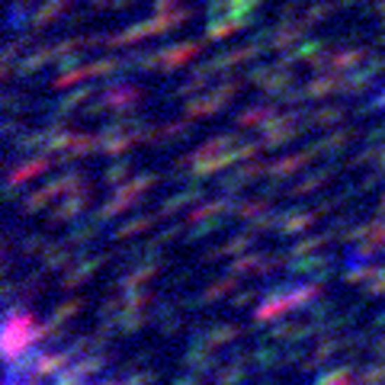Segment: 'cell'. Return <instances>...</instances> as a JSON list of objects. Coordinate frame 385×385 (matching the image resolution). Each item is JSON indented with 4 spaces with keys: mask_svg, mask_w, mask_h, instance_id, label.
Instances as JSON below:
<instances>
[{
    "mask_svg": "<svg viewBox=\"0 0 385 385\" xmlns=\"http://www.w3.org/2000/svg\"><path fill=\"white\" fill-rule=\"evenodd\" d=\"M325 266H331V257H325V254H315V257H292V260H289V266L286 270L292 273V276H311V273H321L325 270Z\"/></svg>",
    "mask_w": 385,
    "mask_h": 385,
    "instance_id": "ba28073f",
    "label": "cell"
},
{
    "mask_svg": "<svg viewBox=\"0 0 385 385\" xmlns=\"http://www.w3.org/2000/svg\"><path fill=\"white\" fill-rule=\"evenodd\" d=\"M103 385H119V382H103Z\"/></svg>",
    "mask_w": 385,
    "mask_h": 385,
    "instance_id": "60d3db41",
    "label": "cell"
},
{
    "mask_svg": "<svg viewBox=\"0 0 385 385\" xmlns=\"http://www.w3.org/2000/svg\"><path fill=\"white\" fill-rule=\"evenodd\" d=\"M238 334H241V327H234V325H215L212 331H205V347H222V344H231Z\"/></svg>",
    "mask_w": 385,
    "mask_h": 385,
    "instance_id": "d6986e66",
    "label": "cell"
},
{
    "mask_svg": "<svg viewBox=\"0 0 385 385\" xmlns=\"http://www.w3.org/2000/svg\"><path fill=\"white\" fill-rule=\"evenodd\" d=\"M334 174V167H325V170H311V174L302 177V183H295L292 189H289V196H305V193H315L321 183H327V177Z\"/></svg>",
    "mask_w": 385,
    "mask_h": 385,
    "instance_id": "9a60e30c",
    "label": "cell"
},
{
    "mask_svg": "<svg viewBox=\"0 0 385 385\" xmlns=\"http://www.w3.org/2000/svg\"><path fill=\"white\" fill-rule=\"evenodd\" d=\"M74 366L83 372V376H97V372L106 366V356L97 350V353H87V356H81V360H74Z\"/></svg>",
    "mask_w": 385,
    "mask_h": 385,
    "instance_id": "603a6c76",
    "label": "cell"
},
{
    "mask_svg": "<svg viewBox=\"0 0 385 385\" xmlns=\"http://www.w3.org/2000/svg\"><path fill=\"white\" fill-rule=\"evenodd\" d=\"M74 257H71V244H48L46 250H42V270L52 273V270H61V266H68Z\"/></svg>",
    "mask_w": 385,
    "mask_h": 385,
    "instance_id": "30bf717a",
    "label": "cell"
},
{
    "mask_svg": "<svg viewBox=\"0 0 385 385\" xmlns=\"http://www.w3.org/2000/svg\"><path fill=\"white\" fill-rule=\"evenodd\" d=\"M366 295H385V266L372 273V280L366 283Z\"/></svg>",
    "mask_w": 385,
    "mask_h": 385,
    "instance_id": "f1b7e54d",
    "label": "cell"
},
{
    "mask_svg": "<svg viewBox=\"0 0 385 385\" xmlns=\"http://www.w3.org/2000/svg\"><path fill=\"white\" fill-rule=\"evenodd\" d=\"M83 372L77 370V366H71V370H61L58 376H52V385H83Z\"/></svg>",
    "mask_w": 385,
    "mask_h": 385,
    "instance_id": "4316f807",
    "label": "cell"
},
{
    "mask_svg": "<svg viewBox=\"0 0 385 385\" xmlns=\"http://www.w3.org/2000/svg\"><path fill=\"white\" fill-rule=\"evenodd\" d=\"M46 248V234H32V238H26L23 241V254L29 257V254H36V250H42Z\"/></svg>",
    "mask_w": 385,
    "mask_h": 385,
    "instance_id": "4dcf8cb0",
    "label": "cell"
},
{
    "mask_svg": "<svg viewBox=\"0 0 385 385\" xmlns=\"http://www.w3.org/2000/svg\"><path fill=\"white\" fill-rule=\"evenodd\" d=\"M372 353H376V356H385V334L372 340Z\"/></svg>",
    "mask_w": 385,
    "mask_h": 385,
    "instance_id": "d590c367",
    "label": "cell"
},
{
    "mask_svg": "<svg viewBox=\"0 0 385 385\" xmlns=\"http://www.w3.org/2000/svg\"><path fill=\"white\" fill-rule=\"evenodd\" d=\"M87 203H90V196H87V193H81V196H77V193H71V196L52 212L48 228H52V225H65V222H71V219H81V212L87 209Z\"/></svg>",
    "mask_w": 385,
    "mask_h": 385,
    "instance_id": "277c9868",
    "label": "cell"
},
{
    "mask_svg": "<svg viewBox=\"0 0 385 385\" xmlns=\"http://www.w3.org/2000/svg\"><path fill=\"white\" fill-rule=\"evenodd\" d=\"M360 382L363 385H385V360L360 366Z\"/></svg>",
    "mask_w": 385,
    "mask_h": 385,
    "instance_id": "7402d4cb",
    "label": "cell"
},
{
    "mask_svg": "<svg viewBox=\"0 0 385 385\" xmlns=\"http://www.w3.org/2000/svg\"><path fill=\"white\" fill-rule=\"evenodd\" d=\"M154 222H158V215H138V219H132V222H126V225H119L113 231V238L116 241H126V238H135L138 231H144V228H151Z\"/></svg>",
    "mask_w": 385,
    "mask_h": 385,
    "instance_id": "ac0fdd59",
    "label": "cell"
},
{
    "mask_svg": "<svg viewBox=\"0 0 385 385\" xmlns=\"http://www.w3.org/2000/svg\"><path fill=\"white\" fill-rule=\"evenodd\" d=\"M257 385H276V382H273V379H260V382H257Z\"/></svg>",
    "mask_w": 385,
    "mask_h": 385,
    "instance_id": "f35d334b",
    "label": "cell"
},
{
    "mask_svg": "<svg viewBox=\"0 0 385 385\" xmlns=\"http://www.w3.org/2000/svg\"><path fill=\"white\" fill-rule=\"evenodd\" d=\"M337 119H340V109H325L318 116V122H337Z\"/></svg>",
    "mask_w": 385,
    "mask_h": 385,
    "instance_id": "e575fe53",
    "label": "cell"
},
{
    "mask_svg": "<svg viewBox=\"0 0 385 385\" xmlns=\"http://www.w3.org/2000/svg\"><path fill=\"white\" fill-rule=\"evenodd\" d=\"M257 234H260V231H257L254 225H248L241 234H234V238H228V241L222 244V248L205 250V254L199 257V264H215V260H219V257H225V254H241L244 248H250V244H254V238H257Z\"/></svg>",
    "mask_w": 385,
    "mask_h": 385,
    "instance_id": "3957f363",
    "label": "cell"
},
{
    "mask_svg": "<svg viewBox=\"0 0 385 385\" xmlns=\"http://www.w3.org/2000/svg\"><path fill=\"white\" fill-rule=\"evenodd\" d=\"M248 379V366L244 363H228L225 370L215 376V385H241Z\"/></svg>",
    "mask_w": 385,
    "mask_h": 385,
    "instance_id": "44dd1931",
    "label": "cell"
},
{
    "mask_svg": "<svg viewBox=\"0 0 385 385\" xmlns=\"http://www.w3.org/2000/svg\"><path fill=\"white\" fill-rule=\"evenodd\" d=\"M68 363H71L68 350H58V353H42V356H39V363H36V370H32V376L52 379V376H58V372L65 370Z\"/></svg>",
    "mask_w": 385,
    "mask_h": 385,
    "instance_id": "9c48e42d",
    "label": "cell"
},
{
    "mask_svg": "<svg viewBox=\"0 0 385 385\" xmlns=\"http://www.w3.org/2000/svg\"><path fill=\"white\" fill-rule=\"evenodd\" d=\"M228 222V215H212V219H203V222H196L193 225V231L187 234V241L189 244H196V241H203V238H212V234L219 231L222 225Z\"/></svg>",
    "mask_w": 385,
    "mask_h": 385,
    "instance_id": "e0dca14e",
    "label": "cell"
},
{
    "mask_svg": "<svg viewBox=\"0 0 385 385\" xmlns=\"http://www.w3.org/2000/svg\"><path fill=\"white\" fill-rule=\"evenodd\" d=\"M257 299V289H248V292H241V295H234L231 299V309H248L250 302Z\"/></svg>",
    "mask_w": 385,
    "mask_h": 385,
    "instance_id": "1f68e13d",
    "label": "cell"
},
{
    "mask_svg": "<svg viewBox=\"0 0 385 385\" xmlns=\"http://www.w3.org/2000/svg\"><path fill=\"white\" fill-rule=\"evenodd\" d=\"M379 167H382V170H385V148H382V151H379Z\"/></svg>",
    "mask_w": 385,
    "mask_h": 385,
    "instance_id": "74e56055",
    "label": "cell"
},
{
    "mask_svg": "<svg viewBox=\"0 0 385 385\" xmlns=\"http://www.w3.org/2000/svg\"><path fill=\"white\" fill-rule=\"evenodd\" d=\"M81 309H83L81 299H68V302H61L58 309L52 311V318H55V321H71V318H74Z\"/></svg>",
    "mask_w": 385,
    "mask_h": 385,
    "instance_id": "d4e9b609",
    "label": "cell"
},
{
    "mask_svg": "<svg viewBox=\"0 0 385 385\" xmlns=\"http://www.w3.org/2000/svg\"><path fill=\"white\" fill-rule=\"evenodd\" d=\"M212 347H205V344H199V347H189L187 353H183V366L193 372H199V376H205V372H215L219 370V360L209 353Z\"/></svg>",
    "mask_w": 385,
    "mask_h": 385,
    "instance_id": "5b68a950",
    "label": "cell"
},
{
    "mask_svg": "<svg viewBox=\"0 0 385 385\" xmlns=\"http://www.w3.org/2000/svg\"><path fill=\"white\" fill-rule=\"evenodd\" d=\"M334 234H337V231H331V228H327V231H321V234H311V238H305V241L292 244V248L286 250V257H289V260H292V257H305V254H311V250H318V248H321V244H327V241H331Z\"/></svg>",
    "mask_w": 385,
    "mask_h": 385,
    "instance_id": "2e32d148",
    "label": "cell"
},
{
    "mask_svg": "<svg viewBox=\"0 0 385 385\" xmlns=\"http://www.w3.org/2000/svg\"><path fill=\"white\" fill-rule=\"evenodd\" d=\"M48 199H55V193H52L48 187H42L39 193H32V196H26V199H23V212H26V215H32V212H39L42 205L48 203Z\"/></svg>",
    "mask_w": 385,
    "mask_h": 385,
    "instance_id": "cb8c5ba5",
    "label": "cell"
},
{
    "mask_svg": "<svg viewBox=\"0 0 385 385\" xmlns=\"http://www.w3.org/2000/svg\"><path fill=\"white\" fill-rule=\"evenodd\" d=\"M29 344H39V325L36 318L23 309V305H10L7 309V321H4V356L20 353Z\"/></svg>",
    "mask_w": 385,
    "mask_h": 385,
    "instance_id": "6da1fadb",
    "label": "cell"
},
{
    "mask_svg": "<svg viewBox=\"0 0 385 385\" xmlns=\"http://www.w3.org/2000/svg\"><path fill=\"white\" fill-rule=\"evenodd\" d=\"M106 264V254H77V264L71 266L65 276H61V289H77L87 283V276L100 270Z\"/></svg>",
    "mask_w": 385,
    "mask_h": 385,
    "instance_id": "7a4b0ae2",
    "label": "cell"
},
{
    "mask_svg": "<svg viewBox=\"0 0 385 385\" xmlns=\"http://www.w3.org/2000/svg\"><path fill=\"white\" fill-rule=\"evenodd\" d=\"M158 382V372L154 370H144V372H132V376L126 379V385H154Z\"/></svg>",
    "mask_w": 385,
    "mask_h": 385,
    "instance_id": "f546056e",
    "label": "cell"
},
{
    "mask_svg": "<svg viewBox=\"0 0 385 385\" xmlns=\"http://www.w3.org/2000/svg\"><path fill=\"white\" fill-rule=\"evenodd\" d=\"M177 327H180V318H170V321H164V325H161V334H164V337H174Z\"/></svg>",
    "mask_w": 385,
    "mask_h": 385,
    "instance_id": "d6a6232c",
    "label": "cell"
},
{
    "mask_svg": "<svg viewBox=\"0 0 385 385\" xmlns=\"http://www.w3.org/2000/svg\"><path fill=\"white\" fill-rule=\"evenodd\" d=\"M174 385H203V376H199V372L196 376H177Z\"/></svg>",
    "mask_w": 385,
    "mask_h": 385,
    "instance_id": "836d02e7",
    "label": "cell"
},
{
    "mask_svg": "<svg viewBox=\"0 0 385 385\" xmlns=\"http://www.w3.org/2000/svg\"><path fill=\"white\" fill-rule=\"evenodd\" d=\"M353 372H360V366H356V360H350V363H344V366H337V370L321 372L315 385H356Z\"/></svg>",
    "mask_w": 385,
    "mask_h": 385,
    "instance_id": "8fae6325",
    "label": "cell"
},
{
    "mask_svg": "<svg viewBox=\"0 0 385 385\" xmlns=\"http://www.w3.org/2000/svg\"><path fill=\"white\" fill-rule=\"evenodd\" d=\"M376 270H379V266H366V264L360 266V260H353V266H350V270L344 273V280H347V283H363V280H372V273H376Z\"/></svg>",
    "mask_w": 385,
    "mask_h": 385,
    "instance_id": "484cf974",
    "label": "cell"
},
{
    "mask_svg": "<svg viewBox=\"0 0 385 385\" xmlns=\"http://www.w3.org/2000/svg\"><path fill=\"white\" fill-rule=\"evenodd\" d=\"M266 254H244L238 257V260H231V266H228V273H234V276H248V273H257L260 270V264H264Z\"/></svg>",
    "mask_w": 385,
    "mask_h": 385,
    "instance_id": "ffe728a7",
    "label": "cell"
},
{
    "mask_svg": "<svg viewBox=\"0 0 385 385\" xmlns=\"http://www.w3.org/2000/svg\"><path fill=\"white\" fill-rule=\"evenodd\" d=\"M97 231H100V222L90 215V219H87V222H77V225L68 231V244H71V248H81V244H90L93 238H97Z\"/></svg>",
    "mask_w": 385,
    "mask_h": 385,
    "instance_id": "5bb4252c",
    "label": "cell"
},
{
    "mask_svg": "<svg viewBox=\"0 0 385 385\" xmlns=\"http://www.w3.org/2000/svg\"><path fill=\"white\" fill-rule=\"evenodd\" d=\"M283 356H286V350H276V347H257L254 353H250V366L260 372L273 370V366H283Z\"/></svg>",
    "mask_w": 385,
    "mask_h": 385,
    "instance_id": "7c38bea8",
    "label": "cell"
},
{
    "mask_svg": "<svg viewBox=\"0 0 385 385\" xmlns=\"http://www.w3.org/2000/svg\"><path fill=\"white\" fill-rule=\"evenodd\" d=\"M196 199H203V187H199L196 180H189V189H183V193H177V196H170L164 205H161L158 219H167V215H177L180 209H187L189 203H196Z\"/></svg>",
    "mask_w": 385,
    "mask_h": 385,
    "instance_id": "52a82bcc",
    "label": "cell"
},
{
    "mask_svg": "<svg viewBox=\"0 0 385 385\" xmlns=\"http://www.w3.org/2000/svg\"><path fill=\"white\" fill-rule=\"evenodd\" d=\"M315 219H318V212L286 209V212H280V222H276V228H280V234H302Z\"/></svg>",
    "mask_w": 385,
    "mask_h": 385,
    "instance_id": "8992f818",
    "label": "cell"
},
{
    "mask_svg": "<svg viewBox=\"0 0 385 385\" xmlns=\"http://www.w3.org/2000/svg\"><path fill=\"white\" fill-rule=\"evenodd\" d=\"M46 167H48V158H32V161H26V164H20L16 170H10L7 183H13V187H23V183H29V177L42 174Z\"/></svg>",
    "mask_w": 385,
    "mask_h": 385,
    "instance_id": "4fadbf2b",
    "label": "cell"
},
{
    "mask_svg": "<svg viewBox=\"0 0 385 385\" xmlns=\"http://www.w3.org/2000/svg\"><path fill=\"white\" fill-rule=\"evenodd\" d=\"M128 170H132V167H128L126 161H122V164H113V167H109V170L103 174V183H109V187H119L122 177H128Z\"/></svg>",
    "mask_w": 385,
    "mask_h": 385,
    "instance_id": "83f0119b",
    "label": "cell"
},
{
    "mask_svg": "<svg viewBox=\"0 0 385 385\" xmlns=\"http://www.w3.org/2000/svg\"><path fill=\"white\" fill-rule=\"evenodd\" d=\"M379 215H385V199H382V205H379Z\"/></svg>",
    "mask_w": 385,
    "mask_h": 385,
    "instance_id": "ab89813d",
    "label": "cell"
},
{
    "mask_svg": "<svg viewBox=\"0 0 385 385\" xmlns=\"http://www.w3.org/2000/svg\"><path fill=\"white\" fill-rule=\"evenodd\" d=\"M372 327H385V311H382V315H376V321H372Z\"/></svg>",
    "mask_w": 385,
    "mask_h": 385,
    "instance_id": "8d00e7d4",
    "label": "cell"
}]
</instances>
